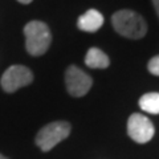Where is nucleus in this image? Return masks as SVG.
Listing matches in <instances>:
<instances>
[{
	"label": "nucleus",
	"mask_w": 159,
	"mask_h": 159,
	"mask_svg": "<svg viewBox=\"0 0 159 159\" xmlns=\"http://www.w3.org/2000/svg\"><path fill=\"white\" fill-rule=\"evenodd\" d=\"M17 2H20V3H23V4H29L32 2V0H17Z\"/></svg>",
	"instance_id": "obj_12"
},
{
	"label": "nucleus",
	"mask_w": 159,
	"mask_h": 159,
	"mask_svg": "<svg viewBox=\"0 0 159 159\" xmlns=\"http://www.w3.org/2000/svg\"><path fill=\"white\" fill-rule=\"evenodd\" d=\"M85 64L92 69H105L110 65V60L98 48H90L85 56Z\"/></svg>",
	"instance_id": "obj_8"
},
{
	"label": "nucleus",
	"mask_w": 159,
	"mask_h": 159,
	"mask_svg": "<svg viewBox=\"0 0 159 159\" xmlns=\"http://www.w3.org/2000/svg\"><path fill=\"white\" fill-rule=\"evenodd\" d=\"M147 69L151 74H154V76H159V56L152 57L150 61H148Z\"/></svg>",
	"instance_id": "obj_10"
},
{
	"label": "nucleus",
	"mask_w": 159,
	"mask_h": 159,
	"mask_svg": "<svg viewBox=\"0 0 159 159\" xmlns=\"http://www.w3.org/2000/svg\"><path fill=\"white\" fill-rule=\"evenodd\" d=\"M70 134V123L56 121L44 126L36 135V145L43 151H49Z\"/></svg>",
	"instance_id": "obj_3"
},
{
	"label": "nucleus",
	"mask_w": 159,
	"mask_h": 159,
	"mask_svg": "<svg viewBox=\"0 0 159 159\" xmlns=\"http://www.w3.org/2000/svg\"><path fill=\"white\" fill-rule=\"evenodd\" d=\"M0 159H7V158H6V157H3L2 154H0Z\"/></svg>",
	"instance_id": "obj_13"
},
{
	"label": "nucleus",
	"mask_w": 159,
	"mask_h": 159,
	"mask_svg": "<svg viewBox=\"0 0 159 159\" xmlns=\"http://www.w3.org/2000/svg\"><path fill=\"white\" fill-rule=\"evenodd\" d=\"M32 80L33 74L29 68L23 65H12L4 72L0 84H2L4 92L13 93L20 88L29 85L32 82Z\"/></svg>",
	"instance_id": "obj_4"
},
{
	"label": "nucleus",
	"mask_w": 159,
	"mask_h": 159,
	"mask_svg": "<svg viewBox=\"0 0 159 159\" xmlns=\"http://www.w3.org/2000/svg\"><path fill=\"white\" fill-rule=\"evenodd\" d=\"M103 25V16L97 9H89L78 17L77 27L84 32H96Z\"/></svg>",
	"instance_id": "obj_7"
},
{
	"label": "nucleus",
	"mask_w": 159,
	"mask_h": 159,
	"mask_svg": "<svg viewBox=\"0 0 159 159\" xmlns=\"http://www.w3.org/2000/svg\"><path fill=\"white\" fill-rule=\"evenodd\" d=\"M155 133L152 122L145 116L138 113L131 114L127 119V134L137 143H147Z\"/></svg>",
	"instance_id": "obj_5"
},
{
	"label": "nucleus",
	"mask_w": 159,
	"mask_h": 159,
	"mask_svg": "<svg viewBox=\"0 0 159 159\" xmlns=\"http://www.w3.org/2000/svg\"><path fill=\"white\" fill-rule=\"evenodd\" d=\"M65 84L72 97H82L90 90L93 80L80 68L70 65L65 72Z\"/></svg>",
	"instance_id": "obj_6"
},
{
	"label": "nucleus",
	"mask_w": 159,
	"mask_h": 159,
	"mask_svg": "<svg viewBox=\"0 0 159 159\" xmlns=\"http://www.w3.org/2000/svg\"><path fill=\"white\" fill-rule=\"evenodd\" d=\"M139 107L150 114H159V93H146L139 98Z\"/></svg>",
	"instance_id": "obj_9"
},
{
	"label": "nucleus",
	"mask_w": 159,
	"mask_h": 159,
	"mask_svg": "<svg viewBox=\"0 0 159 159\" xmlns=\"http://www.w3.org/2000/svg\"><path fill=\"white\" fill-rule=\"evenodd\" d=\"M152 4H154V8H155L157 15H158V17H159V0H152Z\"/></svg>",
	"instance_id": "obj_11"
},
{
	"label": "nucleus",
	"mask_w": 159,
	"mask_h": 159,
	"mask_svg": "<svg viewBox=\"0 0 159 159\" xmlns=\"http://www.w3.org/2000/svg\"><path fill=\"white\" fill-rule=\"evenodd\" d=\"M111 24L114 29L123 37L138 40L147 32V24L141 15L131 9H122L113 15Z\"/></svg>",
	"instance_id": "obj_1"
},
{
	"label": "nucleus",
	"mask_w": 159,
	"mask_h": 159,
	"mask_svg": "<svg viewBox=\"0 0 159 159\" xmlns=\"http://www.w3.org/2000/svg\"><path fill=\"white\" fill-rule=\"evenodd\" d=\"M25 34V48L31 56H41L45 53L52 43V34L45 23L43 21H29L24 27Z\"/></svg>",
	"instance_id": "obj_2"
}]
</instances>
